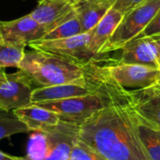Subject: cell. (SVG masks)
I'll use <instances>...</instances> for the list:
<instances>
[{"instance_id": "1", "label": "cell", "mask_w": 160, "mask_h": 160, "mask_svg": "<svg viewBox=\"0 0 160 160\" xmlns=\"http://www.w3.org/2000/svg\"><path fill=\"white\" fill-rule=\"evenodd\" d=\"M79 139L107 160H150L140 140L128 100L93 114L79 127Z\"/></svg>"}, {"instance_id": "2", "label": "cell", "mask_w": 160, "mask_h": 160, "mask_svg": "<svg viewBox=\"0 0 160 160\" xmlns=\"http://www.w3.org/2000/svg\"><path fill=\"white\" fill-rule=\"evenodd\" d=\"M18 69L38 87L81 82L87 80L86 65L37 50L25 52Z\"/></svg>"}, {"instance_id": "3", "label": "cell", "mask_w": 160, "mask_h": 160, "mask_svg": "<svg viewBox=\"0 0 160 160\" xmlns=\"http://www.w3.org/2000/svg\"><path fill=\"white\" fill-rule=\"evenodd\" d=\"M79 138V127L60 121L45 131L32 135L23 157L16 160H68L71 149Z\"/></svg>"}, {"instance_id": "4", "label": "cell", "mask_w": 160, "mask_h": 160, "mask_svg": "<svg viewBox=\"0 0 160 160\" xmlns=\"http://www.w3.org/2000/svg\"><path fill=\"white\" fill-rule=\"evenodd\" d=\"M94 62L127 94L160 84L159 69L142 65L111 63L100 59H97Z\"/></svg>"}, {"instance_id": "5", "label": "cell", "mask_w": 160, "mask_h": 160, "mask_svg": "<svg viewBox=\"0 0 160 160\" xmlns=\"http://www.w3.org/2000/svg\"><path fill=\"white\" fill-rule=\"evenodd\" d=\"M160 8V0H145L127 14L100 52V55L116 52L136 38L150 23Z\"/></svg>"}, {"instance_id": "6", "label": "cell", "mask_w": 160, "mask_h": 160, "mask_svg": "<svg viewBox=\"0 0 160 160\" xmlns=\"http://www.w3.org/2000/svg\"><path fill=\"white\" fill-rule=\"evenodd\" d=\"M90 31L71 38L53 39V40H37L29 43L32 50L42 51L68 58L77 63L87 65L98 58L89 51Z\"/></svg>"}, {"instance_id": "7", "label": "cell", "mask_w": 160, "mask_h": 160, "mask_svg": "<svg viewBox=\"0 0 160 160\" xmlns=\"http://www.w3.org/2000/svg\"><path fill=\"white\" fill-rule=\"evenodd\" d=\"M33 83L21 70L7 73L0 82V110L13 112L32 104Z\"/></svg>"}, {"instance_id": "8", "label": "cell", "mask_w": 160, "mask_h": 160, "mask_svg": "<svg viewBox=\"0 0 160 160\" xmlns=\"http://www.w3.org/2000/svg\"><path fill=\"white\" fill-rule=\"evenodd\" d=\"M116 52H120L117 59L100 60L111 63L142 65L160 70L155 45L148 37L134 38Z\"/></svg>"}, {"instance_id": "9", "label": "cell", "mask_w": 160, "mask_h": 160, "mask_svg": "<svg viewBox=\"0 0 160 160\" xmlns=\"http://www.w3.org/2000/svg\"><path fill=\"white\" fill-rule=\"evenodd\" d=\"M128 104L143 120L160 129V86L128 94Z\"/></svg>"}, {"instance_id": "10", "label": "cell", "mask_w": 160, "mask_h": 160, "mask_svg": "<svg viewBox=\"0 0 160 160\" xmlns=\"http://www.w3.org/2000/svg\"><path fill=\"white\" fill-rule=\"evenodd\" d=\"M47 34V30L36 22L30 14L19 19L3 22L2 38L7 40L23 43L26 46L37 40H41Z\"/></svg>"}, {"instance_id": "11", "label": "cell", "mask_w": 160, "mask_h": 160, "mask_svg": "<svg viewBox=\"0 0 160 160\" xmlns=\"http://www.w3.org/2000/svg\"><path fill=\"white\" fill-rule=\"evenodd\" d=\"M37 7L29 13L30 16L42 26L47 33L65 21L73 11L72 0H38Z\"/></svg>"}, {"instance_id": "12", "label": "cell", "mask_w": 160, "mask_h": 160, "mask_svg": "<svg viewBox=\"0 0 160 160\" xmlns=\"http://www.w3.org/2000/svg\"><path fill=\"white\" fill-rule=\"evenodd\" d=\"M13 112L29 131L45 132L60 123V118L56 113L34 104L17 109Z\"/></svg>"}, {"instance_id": "13", "label": "cell", "mask_w": 160, "mask_h": 160, "mask_svg": "<svg viewBox=\"0 0 160 160\" xmlns=\"http://www.w3.org/2000/svg\"><path fill=\"white\" fill-rule=\"evenodd\" d=\"M83 33L91 31L114 5L112 0H73Z\"/></svg>"}, {"instance_id": "14", "label": "cell", "mask_w": 160, "mask_h": 160, "mask_svg": "<svg viewBox=\"0 0 160 160\" xmlns=\"http://www.w3.org/2000/svg\"><path fill=\"white\" fill-rule=\"evenodd\" d=\"M124 15L114 8H111L101 21L90 31L89 51L98 58L100 52L111 38Z\"/></svg>"}, {"instance_id": "15", "label": "cell", "mask_w": 160, "mask_h": 160, "mask_svg": "<svg viewBox=\"0 0 160 160\" xmlns=\"http://www.w3.org/2000/svg\"><path fill=\"white\" fill-rule=\"evenodd\" d=\"M131 111L140 140L149 159L160 160V129L143 120L132 108Z\"/></svg>"}, {"instance_id": "16", "label": "cell", "mask_w": 160, "mask_h": 160, "mask_svg": "<svg viewBox=\"0 0 160 160\" xmlns=\"http://www.w3.org/2000/svg\"><path fill=\"white\" fill-rule=\"evenodd\" d=\"M26 45L23 43L0 38V68H19L24 54Z\"/></svg>"}, {"instance_id": "17", "label": "cell", "mask_w": 160, "mask_h": 160, "mask_svg": "<svg viewBox=\"0 0 160 160\" xmlns=\"http://www.w3.org/2000/svg\"><path fill=\"white\" fill-rule=\"evenodd\" d=\"M82 28L80 19L74 9V11L62 22L56 25L52 30L48 32L41 40H53L71 38L80 34H82Z\"/></svg>"}, {"instance_id": "18", "label": "cell", "mask_w": 160, "mask_h": 160, "mask_svg": "<svg viewBox=\"0 0 160 160\" xmlns=\"http://www.w3.org/2000/svg\"><path fill=\"white\" fill-rule=\"evenodd\" d=\"M29 129L19 120L13 112L0 110V141L19 133H27Z\"/></svg>"}, {"instance_id": "19", "label": "cell", "mask_w": 160, "mask_h": 160, "mask_svg": "<svg viewBox=\"0 0 160 160\" xmlns=\"http://www.w3.org/2000/svg\"><path fill=\"white\" fill-rule=\"evenodd\" d=\"M68 160H107L98 151L87 145L79 138L74 143Z\"/></svg>"}, {"instance_id": "20", "label": "cell", "mask_w": 160, "mask_h": 160, "mask_svg": "<svg viewBox=\"0 0 160 160\" xmlns=\"http://www.w3.org/2000/svg\"><path fill=\"white\" fill-rule=\"evenodd\" d=\"M160 33V8L158 11L157 12V14L155 15V17L153 18V20L150 22V23L145 27V29L136 38H146V37H150V36H154L157 34Z\"/></svg>"}, {"instance_id": "21", "label": "cell", "mask_w": 160, "mask_h": 160, "mask_svg": "<svg viewBox=\"0 0 160 160\" xmlns=\"http://www.w3.org/2000/svg\"><path fill=\"white\" fill-rule=\"evenodd\" d=\"M145 0H116L114 5L112 6V8L118 10L123 15L127 14L128 11L142 4Z\"/></svg>"}, {"instance_id": "22", "label": "cell", "mask_w": 160, "mask_h": 160, "mask_svg": "<svg viewBox=\"0 0 160 160\" xmlns=\"http://www.w3.org/2000/svg\"><path fill=\"white\" fill-rule=\"evenodd\" d=\"M148 38H150V39L152 40V42L155 45L156 52H157V57H158V61L160 68V33L157 34V35H154V36H150Z\"/></svg>"}, {"instance_id": "23", "label": "cell", "mask_w": 160, "mask_h": 160, "mask_svg": "<svg viewBox=\"0 0 160 160\" xmlns=\"http://www.w3.org/2000/svg\"><path fill=\"white\" fill-rule=\"evenodd\" d=\"M0 160H16L15 157L7 155L5 153H3L2 151H0Z\"/></svg>"}, {"instance_id": "24", "label": "cell", "mask_w": 160, "mask_h": 160, "mask_svg": "<svg viewBox=\"0 0 160 160\" xmlns=\"http://www.w3.org/2000/svg\"><path fill=\"white\" fill-rule=\"evenodd\" d=\"M6 71H5V69L4 68H0V82L6 77Z\"/></svg>"}, {"instance_id": "25", "label": "cell", "mask_w": 160, "mask_h": 160, "mask_svg": "<svg viewBox=\"0 0 160 160\" xmlns=\"http://www.w3.org/2000/svg\"><path fill=\"white\" fill-rule=\"evenodd\" d=\"M2 24H3V22L0 21V38H2Z\"/></svg>"}, {"instance_id": "26", "label": "cell", "mask_w": 160, "mask_h": 160, "mask_svg": "<svg viewBox=\"0 0 160 160\" xmlns=\"http://www.w3.org/2000/svg\"><path fill=\"white\" fill-rule=\"evenodd\" d=\"M159 86H160V84H159Z\"/></svg>"}]
</instances>
